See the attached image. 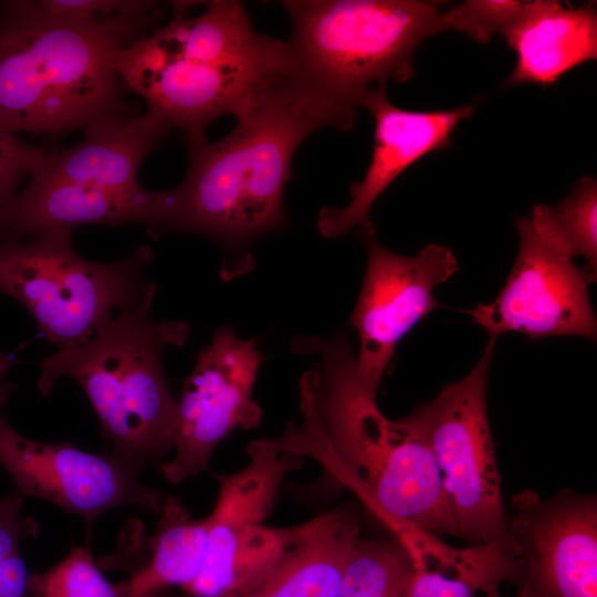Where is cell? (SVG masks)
I'll return each instance as SVG.
<instances>
[{"mask_svg": "<svg viewBox=\"0 0 597 597\" xmlns=\"http://www.w3.org/2000/svg\"><path fill=\"white\" fill-rule=\"evenodd\" d=\"M168 192L28 181L0 219V240H21L49 229L84 223H144L153 237L164 233Z\"/></svg>", "mask_w": 597, "mask_h": 597, "instance_id": "obj_16", "label": "cell"}, {"mask_svg": "<svg viewBox=\"0 0 597 597\" xmlns=\"http://www.w3.org/2000/svg\"><path fill=\"white\" fill-rule=\"evenodd\" d=\"M292 347L316 355L318 363L313 377H301L303 421L289 423L277 437L284 450L320 460L397 533L419 528L458 536L428 444L404 417L390 420L380 411L346 334H302Z\"/></svg>", "mask_w": 597, "mask_h": 597, "instance_id": "obj_1", "label": "cell"}, {"mask_svg": "<svg viewBox=\"0 0 597 597\" xmlns=\"http://www.w3.org/2000/svg\"><path fill=\"white\" fill-rule=\"evenodd\" d=\"M413 569L399 538L358 537L346 564L337 597H404Z\"/></svg>", "mask_w": 597, "mask_h": 597, "instance_id": "obj_24", "label": "cell"}, {"mask_svg": "<svg viewBox=\"0 0 597 597\" xmlns=\"http://www.w3.org/2000/svg\"><path fill=\"white\" fill-rule=\"evenodd\" d=\"M172 3V19L146 34L167 53L263 72L281 71L293 62L287 42L258 33L240 1H209L195 17L187 15L191 2Z\"/></svg>", "mask_w": 597, "mask_h": 597, "instance_id": "obj_18", "label": "cell"}, {"mask_svg": "<svg viewBox=\"0 0 597 597\" xmlns=\"http://www.w3.org/2000/svg\"><path fill=\"white\" fill-rule=\"evenodd\" d=\"M23 500L15 489L0 499V564L20 549L22 540L38 534L35 522L22 514Z\"/></svg>", "mask_w": 597, "mask_h": 597, "instance_id": "obj_29", "label": "cell"}, {"mask_svg": "<svg viewBox=\"0 0 597 597\" xmlns=\"http://www.w3.org/2000/svg\"><path fill=\"white\" fill-rule=\"evenodd\" d=\"M159 15L81 21L36 0L1 2L0 126L56 136L132 115L114 57Z\"/></svg>", "mask_w": 597, "mask_h": 597, "instance_id": "obj_3", "label": "cell"}, {"mask_svg": "<svg viewBox=\"0 0 597 597\" xmlns=\"http://www.w3.org/2000/svg\"><path fill=\"white\" fill-rule=\"evenodd\" d=\"M29 597H118L88 546L73 547L57 564L29 577Z\"/></svg>", "mask_w": 597, "mask_h": 597, "instance_id": "obj_25", "label": "cell"}, {"mask_svg": "<svg viewBox=\"0 0 597 597\" xmlns=\"http://www.w3.org/2000/svg\"><path fill=\"white\" fill-rule=\"evenodd\" d=\"M19 363L17 353L0 352V407L7 401L13 390V385L6 380L8 370Z\"/></svg>", "mask_w": 597, "mask_h": 597, "instance_id": "obj_31", "label": "cell"}, {"mask_svg": "<svg viewBox=\"0 0 597 597\" xmlns=\"http://www.w3.org/2000/svg\"><path fill=\"white\" fill-rule=\"evenodd\" d=\"M48 13L81 21L143 18L161 14L156 1L148 0H36Z\"/></svg>", "mask_w": 597, "mask_h": 597, "instance_id": "obj_28", "label": "cell"}, {"mask_svg": "<svg viewBox=\"0 0 597 597\" xmlns=\"http://www.w3.org/2000/svg\"><path fill=\"white\" fill-rule=\"evenodd\" d=\"M171 127L159 116L127 115L97 122L83 130L84 139L60 153L45 154L29 181L74 184L98 188L142 186L144 159Z\"/></svg>", "mask_w": 597, "mask_h": 597, "instance_id": "obj_17", "label": "cell"}, {"mask_svg": "<svg viewBox=\"0 0 597 597\" xmlns=\"http://www.w3.org/2000/svg\"><path fill=\"white\" fill-rule=\"evenodd\" d=\"M46 153L0 126V219Z\"/></svg>", "mask_w": 597, "mask_h": 597, "instance_id": "obj_27", "label": "cell"}, {"mask_svg": "<svg viewBox=\"0 0 597 597\" xmlns=\"http://www.w3.org/2000/svg\"><path fill=\"white\" fill-rule=\"evenodd\" d=\"M287 41L298 72L348 115L375 88L415 75V53L439 31L447 2L287 0Z\"/></svg>", "mask_w": 597, "mask_h": 597, "instance_id": "obj_5", "label": "cell"}, {"mask_svg": "<svg viewBox=\"0 0 597 597\" xmlns=\"http://www.w3.org/2000/svg\"><path fill=\"white\" fill-rule=\"evenodd\" d=\"M398 537L413 564L404 597H475L478 591L514 580L516 564L509 543L454 548L419 528L404 530Z\"/></svg>", "mask_w": 597, "mask_h": 597, "instance_id": "obj_21", "label": "cell"}, {"mask_svg": "<svg viewBox=\"0 0 597 597\" xmlns=\"http://www.w3.org/2000/svg\"><path fill=\"white\" fill-rule=\"evenodd\" d=\"M155 296L105 320L85 344L46 357L36 387L48 396L63 376L75 379L98 418L113 454L135 472L163 465L172 449L177 400L163 368V354L182 347L186 322H156Z\"/></svg>", "mask_w": 597, "mask_h": 597, "instance_id": "obj_4", "label": "cell"}, {"mask_svg": "<svg viewBox=\"0 0 597 597\" xmlns=\"http://www.w3.org/2000/svg\"><path fill=\"white\" fill-rule=\"evenodd\" d=\"M494 344L462 379L446 384L404 418L428 444L441 474L458 536L472 543H507L505 512L488 409L486 385Z\"/></svg>", "mask_w": 597, "mask_h": 597, "instance_id": "obj_8", "label": "cell"}, {"mask_svg": "<svg viewBox=\"0 0 597 597\" xmlns=\"http://www.w3.org/2000/svg\"><path fill=\"white\" fill-rule=\"evenodd\" d=\"M0 465L22 496L49 501L82 516L87 531L105 512L134 505L159 512L165 498L113 453H92L63 441L44 443L15 431L0 416Z\"/></svg>", "mask_w": 597, "mask_h": 597, "instance_id": "obj_14", "label": "cell"}, {"mask_svg": "<svg viewBox=\"0 0 597 597\" xmlns=\"http://www.w3.org/2000/svg\"><path fill=\"white\" fill-rule=\"evenodd\" d=\"M154 536L148 540L149 556L118 584V597H147L169 586L182 589L200 573L207 546V517L195 520L182 502L165 498Z\"/></svg>", "mask_w": 597, "mask_h": 597, "instance_id": "obj_22", "label": "cell"}, {"mask_svg": "<svg viewBox=\"0 0 597 597\" xmlns=\"http://www.w3.org/2000/svg\"><path fill=\"white\" fill-rule=\"evenodd\" d=\"M27 565L20 549L0 564V597H29Z\"/></svg>", "mask_w": 597, "mask_h": 597, "instance_id": "obj_30", "label": "cell"}, {"mask_svg": "<svg viewBox=\"0 0 597 597\" xmlns=\"http://www.w3.org/2000/svg\"><path fill=\"white\" fill-rule=\"evenodd\" d=\"M368 260L362 290L350 316L359 338L358 371L377 391L399 341L428 313L440 307L433 290L459 270L453 252L430 243L413 256L396 254L362 229Z\"/></svg>", "mask_w": 597, "mask_h": 597, "instance_id": "obj_13", "label": "cell"}, {"mask_svg": "<svg viewBox=\"0 0 597 597\" xmlns=\"http://www.w3.org/2000/svg\"><path fill=\"white\" fill-rule=\"evenodd\" d=\"M507 543L516 597H597V500L562 489L511 496Z\"/></svg>", "mask_w": 597, "mask_h": 597, "instance_id": "obj_10", "label": "cell"}, {"mask_svg": "<svg viewBox=\"0 0 597 597\" xmlns=\"http://www.w3.org/2000/svg\"><path fill=\"white\" fill-rule=\"evenodd\" d=\"M72 232L59 228L0 240V294L22 304L60 349L87 343L115 310L156 296L155 283L145 276L150 247L115 262H95L77 254Z\"/></svg>", "mask_w": 597, "mask_h": 597, "instance_id": "obj_6", "label": "cell"}, {"mask_svg": "<svg viewBox=\"0 0 597 597\" xmlns=\"http://www.w3.org/2000/svg\"><path fill=\"white\" fill-rule=\"evenodd\" d=\"M520 247L512 271L489 304L465 311L489 342L509 332L530 338L573 335L596 339L597 322L588 297L596 271L577 266L530 221L514 220Z\"/></svg>", "mask_w": 597, "mask_h": 597, "instance_id": "obj_11", "label": "cell"}, {"mask_svg": "<svg viewBox=\"0 0 597 597\" xmlns=\"http://www.w3.org/2000/svg\"><path fill=\"white\" fill-rule=\"evenodd\" d=\"M597 181L582 178L574 190L554 206L537 203L528 217L532 224L564 255L584 256L588 266H597Z\"/></svg>", "mask_w": 597, "mask_h": 597, "instance_id": "obj_23", "label": "cell"}, {"mask_svg": "<svg viewBox=\"0 0 597 597\" xmlns=\"http://www.w3.org/2000/svg\"><path fill=\"white\" fill-rule=\"evenodd\" d=\"M485 597H502L499 593V587H491L483 591Z\"/></svg>", "mask_w": 597, "mask_h": 597, "instance_id": "obj_32", "label": "cell"}, {"mask_svg": "<svg viewBox=\"0 0 597 597\" xmlns=\"http://www.w3.org/2000/svg\"><path fill=\"white\" fill-rule=\"evenodd\" d=\"M213 143L188 145L184 180L168 189L165 232L196 233L226 251L220 276L231 281L253 268L247 245L283 224V192L292 157L320 128L350 129L355 118L293 65L237 116Z\"/></svg>", "mask_w": 597, "mask_h": 597, "instance_id": "obj_2", "label": "cell"}, {"mask_svg": "<svg viewBox=\"0 0 597 597\" xmlns=\"http://www.w3.org/2000/svg\"><path fill=\"white\" fill-rule=\"evenodd\" d=\"M359 536L358 521L345 507L303 523L298 540L249 597H337Z\"/></svg>", "mask_w": 597, "mask_h": 597, "instance_id": "obj_20", "label": "cell"}, {"mask_svg": "<svg viewBox=\"0 0 597 597\" xmlns=\"http://www.w3.org/2000/svg\"><path fill=\"white\" fill-rule=\"evenodd\" d=\"M263 360L254 339L220 327L197 357L177 400L172 439L175 455L160 467L165 479L179 483L209 467L216 447L233 430H251L263 411L252 391Z\"/></svg>", "mask_w": 597, "mask_h": 597, "instance_id": "obj_9", "label": "cell"}, {"mask_svg": "<svg viewBox=\"0 0 597 597\" xmlns=\"http://www.w3.org/2000/svg\"><path fill=\"white\" fill-rule=\"evenodd\" d=\"M503 36L516 53L515 66L505 84L547 86L569 70L596 59L597 14L593 4L526 1Z\"/></svg>", "mask_w": 597, "mask_h": 597, "instance_id": "obj_19", "label": "cell"}, {"mask_svg": "<svg viewBox=\"0 0 597 597\" xmlns=\"http://www.w3.org/2000/svg\"><path fill=\"white\" fill-rule=\"evenodd\" d=\"M526 1L467 0L442 10L439 31L455 30L479 43H488L516 20Z\"/></svg>", "mask_w": 597, "mask_h": 597, "instance_id": "obj_26", "label": "cell"}, {"mask_svg": "<svg viewBox=\"0 0 597 597\" xmlns=\"http://www.w3.org/2000/svg\"><path fill=\"white\" fill-rule=\"evenodd\" d=\"M245 451L243 469L216 475L218 495L207 516L203 565L184 588L191 597L251 596L302 534L303 524L281 528L264 521L285 475L298 469L304 457L284 450L277 438L254 440Z\"/></svg>", "mask_w": 597, "mask_h": 597, "instance_id": "obj_7", "label": "cell"}, {"mask_svg": "<svg viewBox=\"0 0 597 597\" xmlns=\"http://www.w3.org/2000/svg\"><path fill=\"white\" fill-rule=\"evenodd\" d=\"M147 597H163V596H160V591H158V593H155V594L149 595Z\"/></svg>", "mask_w": 597, "mask_h": 597, "instance_id": "obj_33", "label": "cell"}, {"mask_svg": "<svg viewBox=\"0 0 597 597\" xmlns=\"http://www.w3.org/2000/svg\"><path fill=\"white\" fill-rule=\"evenodd\" d=\"M362 106L375 118L371 159L364 178L352 185L350 201L343 208L325 207L318 212L316 228L325 238L373 224L371 207L386 188L430 151L447 148L454 129L474 111L472 104L430 112L401 109L390 103L386 86L371 91Z\"/></svg>", "mask_w": 597, "mask_h": 597, "instance_id": "obj_15", "label": "cell"}, {"mask_svg": "<svg viewBox=\"0 0 597 597\" xmlns=\"http://www.w3.org/2000/svg\"><path fill=\"white\" fill-rule=\"evenodd\" d=\"M146 34L118 51L114 66L127 92L144 98L147 111L171 128L181 129L188 145L207 142L212 121L237 116L291 67L262 72L202 63L165 52Z\"/></svg>", "mask_w": 597, "mask_h": 597, "instance_id": "obj_12", "label": "cell"}]
</instances>
